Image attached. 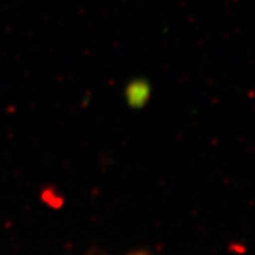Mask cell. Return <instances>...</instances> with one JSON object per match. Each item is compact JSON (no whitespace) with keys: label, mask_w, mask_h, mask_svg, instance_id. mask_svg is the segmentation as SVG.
<instances>
[{"label":"cell","mask_w":255,"mask_h":255,"mask_svg":"<svg viewBox=\"0 0 255 255\" xmlns=\"http://www.w3.org/2000/svg\"><path fill=\"white\" fill-rule=\"evenodd\" d=\"M146 91H147V88L145 85L135 84L133 90L129 91V100H130V102H142L146 98Z\"/></svg>","instance_id":"obj_1"}]
</instances>
